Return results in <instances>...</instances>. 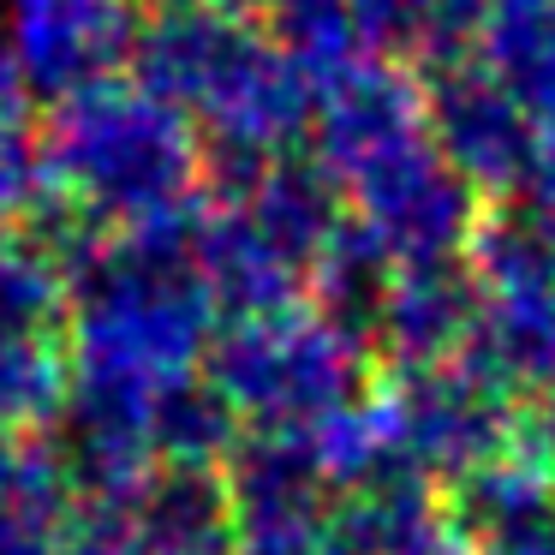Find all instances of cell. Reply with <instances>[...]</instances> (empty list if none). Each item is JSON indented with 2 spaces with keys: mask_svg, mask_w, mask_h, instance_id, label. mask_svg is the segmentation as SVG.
<instances>
[{
  "mask_svg": "<svg viewBox=\"0 0 555 555\" xmlns=\"http://www.w3.org/2000/svg\"><path fill=\"white\" fill-rule=\"evenodd\" d=\"M245 216L269 233L287 257H299L305 275H311V257L335 240V228L347 221V192L335 185V173L323 162H299V156H275L257 185L245 192Z\"/></svg>",
  "mask_w": 555,
  "mask_h": 555,
  "instance_id": "14",
  "label": "cell"
},
{
  "mask_svg": "<svg viewBox=\"0 0 555 555\" xmlns=\"http://www.w3.org/2000/svg\"><path fill=\"white\" fill-rule=\"evenodd\" d=\"M25 73H18V54H13V37H7V18H0V126H18L25 114Z\"/></svg>",
  "mask_w": 555,
  "mask_h": 555,
  "instance_id": "30",
  "label": "cell"
},
{
  "mask_svg": "<svg viewBox=\"0 0 555 555\" xmlns=\"http://www.w3.org/2000/svg\"><path fill=\"white\" fill-rule=\"evenodd\" d=\"M442 526L436 483L424 472H383V478L340 490L328 507V543L335 555H406Z\"/></svg>",
  "mask_w": 555,
  "mask_h": 555,
  "instance_id": "13",
  "label": "cell"
},
{
  "mask_svg": "<svg viewBox=\"0 0 555 555\" xmlns=\"http://www.w3.org/2000/svg\"><path fill=\"white\" fill-rule=\"evenodd\" d=\"M317 466H323L328 490H359V483L383 478V472H406V436H400L395 388H364L347 406L311 424ZM418 472V466H412Z\"/></svg>",
  "mask_w": 555,
  "mask_h": 555,
  "instance_id": "16",
  "label": "cell"
},
{
  "mask_svg": "<svg viewBox=\"0 0 555 555\" xmlns=\"http://www.w3.org/2000/svg\"><path fill=\"white\" fill-rule=\"evenodd\" d=\"M204 376L233 400L245 424H317L371 388V352L364 335H352L328 311L287 305L275 317L221 323Z\"/></svg>",
  "mask_w": 555,
  "mask_h": 555,
  "instance_id": "2",
  "label": "cell"
},
{
  "mask_svg": "<svg viewBox=\"0 0 555 555\" xmlns=\"http://www.w3.org/2000/svg\"><path fill=\"white\" fill-rule=\"evenodd\" d=\"M240 555H335V543H328V507L240 519Z\"/></svg>",
  "mask_w": 555,
  "mask_h": 555,
  "instance_id": "27",
  "label": "cell"
},
{
  "mask_svg": "<svg viewBox=\"0 0 555 555\" xmlns=\"http://www.w3.org/2000/svg\"><path fill=\"white\" fill-rule=\"evenodd\" d=\"M317 162L335 173V185H359L364 173L388 168V162L412 156L418 144H430V102L412 73H400L395 61L371 54L347 78H335L328 90H317Z\"/></svg>",
  "mask_w": 555,
  "mask_h": 555,
  "instance_id": "4",
  "label": "cell"
},
{
  "mask_svg": "<svg viewBox=\"0 0 555 555\" xmlns=\"http://www.w3.org/2000/svg\"><path fill=\"white\" fill-rule=\"evenodd\" d=\"M245 418L233 412V400L209 383L204 371L185 376V383L162 388L156 406H150V448H156V466H209L221 472L228 454L240 448Z\"/></svg>",
  "mask_w": 555,
  "mask_h": 555,
  "instance_id": "18",
  "label": "cell"
},
{
  "mask_svg": "<svg viewBox=\"0 0 555 555\" xmlns=\"http://www.w3.org/2000/svg\"><path fill=\"white\" fill-rule=\"evenodd\" d=\"M430 102V138L442 150V162L472 185L478 197H507L526 180L538 126L531 108L490 73L483 61L436 66V78L424 85Z\"/></svg>",
  "mask_w": 555,
  "mask_h": 555,
  "instance_id": "6",
  "label": "cell"
},
{
  "mask_svg": "<svg viewBox=\"0 0 555 555\" xmlns=\"http://www.w3.org/2000/svg\"><path fill=\"white\" fill-rule=\"evenodd\" d=\"M483 555H555V514L519 519V526L483 538Z\"/></svg>",
  "mask_w": 555,
  "mask_h": 555,
  "instance_id": "29",
  "label": "cell"
},
{
  "mask_svg": "<svg viewBox=\"0 0 555 555\" xmlns=\"http://www.w3.org/2000/svg\"><path fill=\"white\" fill-rule=\"evenodd\" d=\"M514 395L519 388H507L478 359V347H466L448 364H430V371H400L395 412L400 436H406V460L430 483H460L466 472L507 454L531 430Z\"/></svg>",
  "mask_w": 555,
  "mask_h": 555,
  "instance_id": "3",
  "label": "cell"
},
{
  "mask_svg": "<svg viewBox=\"0 0 555 555\" xmlns=\"http://www.w3.org/2000/svg\"><path fill=\"white\" fill-rule=\"evenodd\" d=\"M209 7H221V13H251V7H269V0H209Z\"/></svg>",
  "mask_w": 555,
  "mask_h": 555,
  "instance_id": "33",
  "label": "cell"
},
{
  "mask_svg": "<svg viewBox=\"0 0 555 555\" xmlns=\"http://www.w3.org/2000/svg\"><path fill=\"white\" fill-rule=\"evenodd\" d=\"M138 555H240L233 490L209 466H156L132 502Z\"/></svg>",
  "mask_w": 555,
  "mask_h": 555,
  "instance_id": "11",
  "label": "cell"
},
{
  "mask_svg": "<svg viewBox=\"0 0 555 555\" xmlns=\"http://www.w3.org/2000/svg\"><path fill=\"white\" fill-rule=\"evenodd\" d=\"M531 430H538V442H543V448H550V454H555V395L543 400V412H538V418H531Z\"/></svg>",
  "mask_w": 555,
  "mask_h": 555,
  "instance_id": "32",
  "label": "cell"
},
{
  "mask_svg": "<svg viewBox=\"0 0 555 555\" xmlns=\"http://www.w3.org/2000/svg\"><path fill=\"white\" fill-rule=\"evenodd\" d=\"M448 495H454V526L460 531L495 538V531L519 526V519L555 514V454L538 442V430H526L507 454L483 460L478 472L448 483Z\"/></svg>",
  "mask_w": 555,
  "mask_h": 555,
  "instance_id": "15",
  "label": "cell"
},
{
  "mask_svg": "<svg viewBox=\"0 0 555 555\" xmlns=\"http://www.w3.org/2000/svg\"><path fill=\"white\" fill-rule=\"evenodd\" d=\"M472 347L507 388L555 395V287L483 299V323Z\"/></svg>",
  "mask_w": 555,
  "mask_h": 555,
  "instance_id": "20",
  "label": "cell"
},
{
  "mask_svg": "<svg viewBox=\"0 0 555 555\" xmlns=\"http://www.w3.org/2000/svg\"><path fill=\"white\" fill-rule=\"evenodd\" d=\"M192 269L204 281L209 305L221 323H251V317H275L299 305L305 263L287 257L240 204H204L192 245Z\"/></svg>",
  "mask_w": 555,
  "mask_h": 555,
  "instance_id": "9",
  "label": "cell"
},
{
  "mask_svg": "<svg viewBox=\"0 0 555 555\" xmlns=\"http://www.w3.org/2000/svg\"><path fill=\"white\" fill-rule=\"evenodd\" d=\"M144 18V0H7V37L25 90L61 102L96 78H114L132 66Z\"/></svg>",
  "mask_w": 555,
  "mask_h": 555,
  "instance_id": "5",
  "label": "cell"
},
{
  "mask_svg": "<svg viewBox=\"0 0 555 555\" xmlns=\"http://www.w3.org/2000/svg\"><path fill=\"white\" fill-rule=\"evenodd\" d=\"M73 364L54 335H0V436L61 424Z\"/></svg>",
  "mask_w": 555,
  "mask_h": 555,
  "instance_id": "23",
  "label": "cell"
},
{
  "mask_svg": "<svg viewBox=\"0 0 555 555\" xmlns=\"http://www.w3.org/2000/svg\"><path fill=\"white\" fill-rule=\"evenodd\" d=\"M245 42H251V25L240 13H221L209 0H162L132 49V78L192 120Z\"/></svg>",
  "mask_w": 555,
  "mask_h": 555,
  "instance_id": "10",
  "label": "cell"
},
{
  "mask_svg": "<svg viewBox=\"0 0 555 555\" xmlns=\"http://www.w3.org/2000/svg\"><path fill=\"white\" fill-rule=\"evenodd\" d=\"M519 197H526V209L555 233V120L538 126V144H531V162H526V180H519Z\"/></svg>",
  "mask_w": 555,
  "mask_h": 555,
  "instance_id": "28",
  "label": "cell"
},
{
  "mask_svg": "<svg viewBox=\"0 0 555 555\" xmlns=\"http://www.w3.org/2000/svg\"><path fill=\"white\" fill-rule=\"evenodd\" d=\"M483 287L466 257H436V263H400L376 311V347L400 371H430L448 364L478 340Z\"/></svg>",
  "mask_w": 555,
  "mask_h": 555,
  "instance_id": "8",
  "label": "cell"
},
{
  "mask_svg": "<svg viewBox=\"0 0 555 555\" xmlns=\"http://www.w3.org/2000/svg\"><path fill=\"white\" fill-rule=\"evenodd\" d=\"M37 150L49 192L108 233L185 209L204 180L197 126L120 73L49 102Z\"/></svg>",
  "mask_w": 555,
  "mask_h": 555,
  "instance_id": "1",
  "label": "cell"
},
{
  "mask_svg": "<svg viewBox=\"0 0 555 555\" xmlns=\"http://www.w3.org/2000/svg\"><path fill=\"white\" fill-rule=\"evenodd\" d=\"M436 7H442V0H352L364 42H371L376 54H412V61H418L424 42H430Z\"/></svg>",
  "mask_w": 555,
  "mask_h": 555,
  "instance_id": "26",
  "label": "cell"
},
{
  "mask_svg": "<svg viewBox=\"0 0 555 555\" xmlns=\"http://www.w3.org/2000/svg\"><path fill=\"white\" fill-rule=\"evenodd\" d=\"M466 263L478 275L483 299H507V293H531V287H555V233L519 209H490L478 221L466 245Z\"/></svg>",
  "mask_w": 555,
  "mask_h": 555,
  "instance_id": "22",
  "label": "cell"
},
{
  "mask_svg": "<svg viewBox=\"0 0 555 555\" xmlns=\"http://www.w3.org/2000/svg\"><path fill=\"white\" fill-rule=\"evenodd\" d=\"M395 251L364 228L359 216H347L335 228V240L311 257V287H317V311H328L335 323H347L352 335L371 340L376 311H383V293L395 281Z\"/></svg>",
  "mask_w": 555,
  "mask_h": 555,
  "instance_id": "21",
  "label": "cell"
},
{
  "mask_svg": "<svg viewBox=\"0 0 555 555\" xmlns=\"http://www.w3.org/2000/svg\"><path fill=\"white\" fill-rule=\"evenodd\" d=\"M406 555H483V550L472 543V531H460V526H448V519H442V526H436L418 550H406Z\"/></svg>",
  "mask_w": 555,
  "mask_h": 555,
  "instance_id": "31",
  "label": "cell"
},
{
  "mask_svg": "<svg viewBox=\"0 0 555 555\" xmlns=\"http://www.w3.org/2000/svg\"><path fill=\"white\" fill-rule=\"evenodd\" d=\"M269 30L281 54L293 61V73L311 90H328L335 78H347L359 61H371V42L359 30V13L352 0H269Z\"/></svg>",
  "mask_w": 555,
  "mask_h": 555,
  "instance_id": "19",
  "label": "cell"
},
{
  "mask_svg": "<svg viewBox=\"0 0 555 555\" xmlns=\"http://www.w3.org/2000/svg\"><path fill=\"white\" fill-rule=\"evenodd\" d=\"M478 61L531 108L555 120V0H490Z\"/></svg>",
  "mask_w": 555,
  "mask_h": 555,
  "instance_id": "17",
  "label": "cell"
},
{
  "mask_svg": "<svg viewBox=\"0 0 555 555\" xmlns=\"http://www.w3.org/2000/svg\"><path fill=\"white\" fill-rule=\"evenodd\" d=\"M49 204V173H42V150L25 126H0V245L13 240L25 216Z\"/></svg>",
  "mask_w": 555,
  "mask_h": 555,
  "instance_id": "25",
  "label": "cell"
},
{
  "mask_svg": "<svg viewBox=\"0 0 555 555\" xmlns=\"http://www.w3.org/2000/svg\"><path fill=\"white\" fill-rule=\"evenodd\" d=\"M347 204L376 240L395 251V263H436V257H466L483 209L478 192L442 162V150L418 144L412 156L364 173L347 185Z\"/></svg>",
  "mask_w": 555,
  "mask_h": 555,
  "instance_id": "7",
  "label": "cell"
},
{
  "mask_svg": "<svg viewBox=\"0 0 555 555\" xmlns=\"http://www.w3.org/2000/svg\"><path fill=\"white\" fill-rule=\"evenodd\" d=\"M73 317V275L49 240L0 245V335H54Z\"/></svg>",
  "mask_w": 555,
  "mask_h": 555,
  "instance_id": "24",
  "label": "cell"
},
{
  "mask_svg": "<svg viewBox=\"0 0 555 555\" xmlns=\"http://www.w3.org/2000/svg\"><path fill=\"white\" fill-rule=\"evenodd\" d=\"M233 490V514L263 519V514H299V507H323V466H317L311 424H251L240 448L221 466Z\"/></svg>",
  "mask_w": 555,
  "mask_h": 555,
  "instance_id": "12",
  "label": "cell"
}]
</instances>
